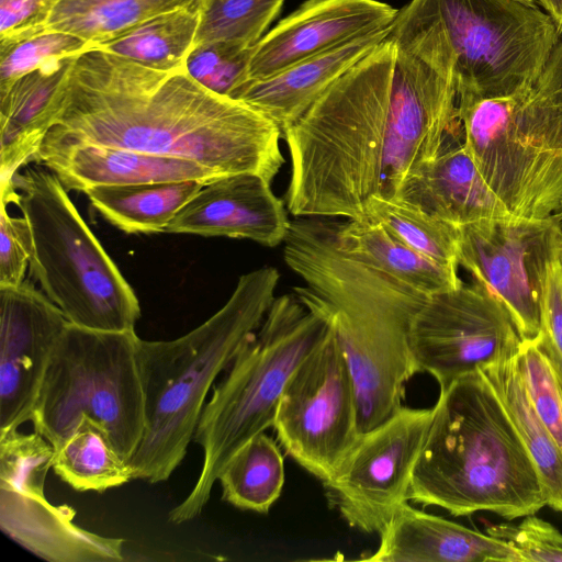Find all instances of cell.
<instances>
[{"mask_svg": "<svg viewBox=\"0 0 562 562\" xmlns=\"http://www.w3.org/2000/svg\"><path fill=\"white\" fill-rule=\"evenodd\" d=\"M562 229L546 220H484L459 227L458 263L508 311L522 340L540 333L547 265Z\"/></svg>", "mask_w": 562, "mask_h": 562, "instance_id": "4fadbf2b", "label": "cell"}, {"mask_svg": "<svg viewBox=\"0 0 562 562\" xmlns=\"http://www.w3.org/2000/svg\"><path fill=\"white\" fill-rule=\"evenodd\" d=\"M397 13L398 10L379 0H306L252 47L247 78L266 79L387 27Z\"/></svg>", "mask_w": 562, "mask_h": 562, "instance_id": "2e32d148", "label": "cell"}, {"mask_svg": "<svg viewBox=\"0 0 562 562\" xmlns=\"http://www.w3.org/2000/svg\"><path fill=\"white\" fill-rule=\"evenodd\" d=\"M135 331H102L68 323L53 351L36 401L33 429L57 450L83 416L108 431L126 461L145 429V396Z\"/></svg>", "mask_w": 562, "mask_h": 562, "instance_id": "9c48e42d", "label": "cell"}, {"mask_svg": "<svg viewBox=\"0 0 562 562\" xmlns=\"http://www.w3.org/2000/svg\"><path fill=\"white\" fill-rule=\"evenodd\" d=\"M336 240L351 257L428 295L458 288V267L439 263L409 248L370 218L336 223Z\"/></svg>", "mask_w": 562, "mask_h": 562, "instance_id": "cb8c5ba5", "label": "cell"}, {"mask_svg": "<svg viewBox=\"0 0 562 562\" xmlns=\"http://www.w3.org/2000/svg\"><path fill=\"white\" fill-rule=\"evenodd\" d=\"M57 0H0V48L45 32Z\"/></svg>", "mask_w": 562, "mask_h": 562, "instance_id": "ab89813d", "label": "cell"}, {"mask_svg": "<svg viewBox=\"0 0 562 562\" xmlns=\"http://www.w3.org/2000/svg\"><path fill=\"white\" fill-rule=\"evenodd\" d=\"M34 161L53 171L67 191L80 192L97 186L187 180L207 183L225 177L192 160L102 145L38 149Z\"/></svg>", "mask_w": 562, "mask_h": 562, "instance_id": "d6986e66", "label": "cell"}, {"mask_svg": "<svg viewBox=\"0 0 562 562\" xmlns=\"http://www.w3.org/2000/svg\"><path fill=\"white\" fill-rule=\"evenodd\" d=\"M52 469L78 492L103 493L134 480L131 467L115 450L108 431L87 416L55 450Z\"/></svg>", "mask_w": 562, "mask_h": 562, "instance_id": "f1b7e54d", "label": "cell"}, {"mask_svg": "<svg viewBox=\"0 0 562 562\" xmlns=\"http://www.w3.org/2000/svg\"><path fill=\"white\" fill-rule=\"evenodd\" d=\"M328 330L327 318L295 294L274 297L259 328L213 385L192 440L203 451L201 471L188 495L169 512L170 522L182 524L202 513L234 453L273 426L288 381Z\"/></svg>", "mask_w": 562, "mask_h": 562, "instance_id": "52a82bcc", "label": "cell"}, {"mask_svg": "<svg viewBox=\"0 0 562 562\" xmlns=\"http://www.w3.org/2000/svg\"><path fill=\"white\" fill-rule=\"evenodd\" d=\"M90 49L92 46L85 41L61 32H44L0 48V95L24 75Z\"/></svg>", "mask_w": 562, "mask_h": 562, "instance_id": "e575fe53", "label": "cell"}, {"mask_svg": "<svg viewBox=\"0 0 562 562\" xmlns=\"http://www.w3.org/2000/svg\"><path fill=\"white\" fill-rule=\"evenodd\" d=\"M206 0H57L45 32L74 35L95 48L143 22L180 8H204Z\"/></svg>", "mask_w": 562, "mask_h": 562, "instance_id": "4316f807", "label": "cell"}, {"mask_svg": "<svg viewBox=\"0 0 562 562\" xmlns=\"http://www.w3.org/2000/svg\"><path fill=\"white\" fill-rule=\"evenodd\" d=\"M373 562H520L505 541L405 503L379 533Z\"/></svg>", "mask_w": 562, "mask_h": 562, "instance_id": "7402d4cb", "label": "cell"}, {"mask_svg": "<svg viewBox=\"0 0 562 562\" xmlns=\"http://www.w3.org/2000/svg\"><path fill=\"white\" fill-rule=\"evenodd\" d=\"M33 235L30 273L76 326L135 331L139 301L115 262L86 224L58 177L38 164L1 187Z\"/></svg>", "mask_w": 562, "mask_h": 562, "instance_id": "ba28073f", "label": "cell"}, {"mask_svg": "<svg viewBox=\"0 0 562 562\" xmlns=\"http://www.w3.org/2000/svg\"><path fill=\"white\" fill-rule=\"evenodd\" d=\"M284 261L307 286L293 291L329 322L349 367L358 430L367 432L403 405L405 384L419 373L411 328L430 296L351 257L336 240V223L291 222Z\"/></svg>", "mask_w": 562, "mask_h": 562, "instance_id": "7a4b0ae2", "label": "cell"}, {"mask_svg": "<svg viewBox=\"0 0 562 562\" xmlns=\"http://www.w3.org/2000/svg\"><path fill=\"white\" fill-rule=\"evenodd\" d=\"M392 25L302 60L271 77L248 79L229 98L262 113L283 133L347 70L389 37Z\"/></svg>", "mask_w": 562, "mask_h": 562, "instance_id": "44dd1931", "label": "cell"}, {"mask_svg": "<svg viewBox=\"0 0 562 562\" xmlns=\"http://www.w3.org/2000/svg\"><path fill=\"white\" fill-rule=\"evenodd\" d=\"M251 49L225 42L198 44L187 59L186 70L206 89L229 97L248 79Z\"/></svg>", "mask_w": 562, "mask_h": 562, "instance_id": "d590c367", "label": "cell"}, {"mask_svg": "<svg viewBox=\"0 0 562 562\" xmlns=\"http://www.w3.org/2000/svg\"><path fill=\"white\" fill-rule=\"evenodd\" d=\"M281 130L243 101L217 94L186 68L161 71L92 48L69 69L59 110L38 149L102 145L199 162L269 182L284 158Z\"/></svg>", "mask_w": 562, "mask_h": 562, "instance_id": "6da1fadb", "label": "cell"}, {"mask_svg": "<svg viewBox=\"0 0 562 562\" xmlns=\"http://www.w3.org/2000/svg\"><path fill=\"white\" fill-rule=\"evenodd\" d=\"M537 3L553 19L560 35H562V0H537Z\"/></svg>", "mask_w": 562, "mask_h": 562, "instance_id": "60d3db41", "label": "cell"}, {"mask_svg": "<svg viewBox=\"0 0 562 562\" xmlns=\"http://www.w3.org/2000/svg\"><path fill=\"white\" fill-rule=\"evenodd\" d=\"M558 252H559V258H560V262H561V266H562V231L559 235V239H558Z\"/></svg>", "mask_w": 562, "mask_h": 562, "instance_id": "b9f144b4", "label": "cell"}, {"mask_svg": "<svg viewBox=\"0 0 562 562\" xmlns=\"http://www.w3.org/2000/svg\"><path fill=\"white\" fill-rule=\"evenodd\" d=\"M432 409L409 501L453 516L488 512L507 519L547 506L538 470L481 370L440 389Z\"/></svg>", "mask_w": 562, "mask_h": 562, "instance_id": "277c9868", "label": "cell"}, {"mask_svg": "<svg viewBox=\"0 0 562 562\" xmlns=\"http://www.w3.org/2000/svg\"><path fill=\"white\" fill-rule=\"evenodd\" d=\"M202 11L203 8H180L161 13L95 48L155 70L186 68Z\"/></svg>", "mask_w": 562, "mask_h": 562, "instance_id": "83f0119b", "label": "cell"}, {"mask_svg": "<svg viewBox=\"0 0 562 562\" xmlns=\"http://www.w3.org/2000/svg\"><path fill=\"white\" fill-rule=\"evenodd\" d=\"M560 212L558 213L559 217L562 218V200L560 202V207H559Z\"/></svg>", "mask_w": 562, "mask_h": 562, "instance_id": "7bdbcfd3", "label": "cell"}, {"mask_svg": "<svg viewBox=\"0 0 562 562\" xmlns=\"http://www.w3.org/2000/svg\"><path fill=\"white\" fill-rule=\"evenodd\" d=\"M535 515L525 516L517 525H488L486 533L510 546L520 562L562 561V532Z\"/></svg>", "mask_w": 562, "mask_h": 562, "instance_id": "8d00e7d4", "label": "cell"}, {"mask_svg": "<svg viewBox=\"0 0 562 562\" xmlns=\"http://www.w3.org/2000/svg\"><path fill=\"white\" fill-rule=\"evenodd\" d=\"M55 448L40 432L19 429L0 434V488L20 493L45 492Z\"/></svg>", "mask_w": 562, "mask_h": 562, "instance_id": "d6a6232c", "label": "cell"}, {"mask_svg": "<svg viewBox=\"0 0 562 562\" xmlns=\"http://www.w3.org/2000/svg\"><path fill=\"white\" fill-rule=\"evenodd\" d=\"M272 427L285 452L322 482L334 476L357 442L355 385L330 324L288 381Z\"/></svg>", "mask_w": 562, "mask_h": 562, "instance_id": "30bf717a", "label": "cell"}, {"mask_svg": "<svg viewBox=\"0 0 562 562\" xmlns=\"http://www.w3.org/2000/svg\"><path fill=\"white\" fill-rule=\"evenodd\" d=\"M515 357L480 370L502 400L538 470L547 506L562 512V450L536 413L517 370Z\"/></svg>", "mask_w": 562, "mask_h": 562, "instance_id": "484cf974", "label": "cell"}, {"mask_svg": "<svg viewBox=\"0 0 562 562\" xmlns=\"http://www.w3.org/2000/svg\"><path fill=\"white\" fill-rule=\"evenodd\" d=\"M284 1L206 0L195 45L225 42L251 48L279 15Z\"/></svg>", "mask_w": 562, "mask_h": 562, "instance_id": "1f68e13d", "label": "cell"}, {"mask_svg": "<svg viewBox=\"0 0 562 562\" xmlns=\"http://www.w3.org/2000/svg\"><path fill=\"white\" fill-rule=\"evenodd\" d=\"M531 404L562 450V383L536 339L522 340L515 357Z\"/></svg>", "mask_w": 562, "mask_h": 562, "instance_id": "836d02e7", "label": "cell"}, {"mask_svg": "<svg viewBox=\"0 0 562 562\" xmlns=\"http://www.w3.org/2000/svg\"><path fill=\"white\" fill-rule=\"evenodd\" d=\"M397 45L386 37L339 77L283 133L296 217H367L380 194Z\"/></svg>", "mask_w": 562, "mask_h": 562, "instance_id": "3957f363", "label": "cell"}, {"mask_svg": "<svg viewBox=\"0 0 562 562\" xmlns=\"http://www.w3.org/2000/svg\"><path fill=\"white\" fill-rule=\"evenodd\" d=\"M75 57L49 63L0 95L1 187L33 159L59 110Z\"/></svg>", "mask_w": 562, "mask_h": 562, "instance_id": "603a6c76", "label": "cell"}, {"mask_svg": "<svg viewBox=\"0 0 562 562\" xmlns=\"http://www.w3.org/2000/svg\"><path fill=\"white\" fill-rule=\"evenodd\" d=\"M283 456L265 431L246 441L218 476L222 499L241 510L268 513L284 485Z\"/></svg>", "mask_w": 562, "mask_h": 562, "instance_id": "f546056e", "label": "cell"}, {"mask_svg": "<svg viewBox=\"0 0 562 562\" xmlns=\"http://www.w3.org/2000/svg\"><path fill=\"white\" fill-rule=\"evenodd\" d=\"M279 279L273 267L243 274L228 301L191 331L138 339L145 429L127 461L134 480L165 482L183 461L211 387L261 325Z\"/></svg>", "mask_w": 562, "mask_h": 562, "instance_id": "5b68a950", "label": "cell"}, {"mask_svg": "<svg viewBox=\"0 0 562 562\" xmlns=\"http://www.w3.org/2000/svg\"><path fill=\"white\" fill-rule=\"evenodd\" d=\"M522 339L506 307L479 283L430 295L411 328L419 372L440 389L491 363L514 358Z\"/></svg>", "mask_w": 562, "mask_h": 562, "instance_id": "7c38bea8", "label": "cell"}, {"mask_svg": "<svg viewBox=\"0 0 562 562\" xmlns=\"http://www.w3.org/2000/svg\"><path fill=\"white\" fill-rule=\"evenodd\" d=\"M457 104L451 77L397 46L380 196L394 199L409 173L436 158L458 119Z\"/></svg>", "mask_w": 562, "mask_h": 562, "instance_id": "5bb4252c", "label": "cell"}, {"mask_svg": "<svg viewBox=\"0 0 562 562\" xmlns=\"http://www.w3.org/2000/svg\"><path fill=\"white\" fill-rule=\"evenodd\" d=\"M270 184L251 172L210 181L176 214L166 233L243 238L276 247L284 243L291 221Z\"/></svg>", "mask_w": 562, "mask_h": 562, "instance_id": "e0dca14e", "label": "cell"}, {"mask_svg": "<svg viewBox=\"0 0 562 562\" xmlns=\"http://www.w3.org/2000/svg\"><path fill=\"white\" fill-rule=\"evenodd\" d=\"M394 199L457 227L516 217L488 187L463 143L442 147L409 173Z\"/></svg>", "mask_w": 562, "mask_h": 562, "instance_id": "ffe728a7", "label": "cell"}, {"mask_svg": "<svg viewBox=\"0 0 562 562\" xmlns=\"http://www.w3.org/2000/svg\"><path fill=\"white\" fill-rule=\"evenodd\" d=\"M432 415V407L402 406L361 434L334 476L323 482L328 503L350 527L380 533L408 503Z\"/></svg>", "mask_w": 562, "mask_h": 562, "instance_id": "8fae6325", "label": "cell"}, {"mask_svg": "<svg viewBox=\"0 0 562 562\" xmlns=\"http://www.w3.org/2000/svg\"><path fill=\"white\" fill-rule=\"evenodd\" d=\"M205 182L196 180L97 186L83 193L93 209L127 234L166 233L176 214Z\"/></svg>", "mask_w": 562, "mask_h": 562, "instance_id": "d4e9b609", "label": "cell"}, {"mask_svg": "<svg viewBox=\"0 0 562 562\" xmlns=\"http://www.w3.org/2000/svg\"><path fill=\"white\" fill-rule=\"evenodd\" d=\"M68 323L31 282L0 286V434L31 422L53 351Z\"/></svg>", "mask_w": 562, "mask_h": 562, "instance_id": "9a60e30c", "label": "cell"}, {"mask_svg": "<svg viewBox=\"0 0 562 562\" xmlns=\"http://www.w3.org/2000/svg\"><path fill=\"white\" fill-rule=\"evenodd\" d=\"M8 203L0 206V286H14L25 281L33 255V235L27 220L11 216Z\"/></svg>", "mask_w": 562, "mask_h": 562, "instance_id": "f35d334b", "label": "cell"}, {"mask_svg": "<svg viewBox=\"0 0 562 562\" xmlns=\"http://www.w3.org/2000/svg\"><path fill=\"white\" fill-rule=\"evenodd\" d=\"M75 510L52 504L43 493L0 488L2 531L33 554L53 562H117L124 540L78 526Z\"/></svg>", "mask_w": 562, "mask_h": 562, "instance_id": "ac0fdd59", "label": "cell"}, {"mask_svg": "<svg viewBox=\"0 0 562 562\" xmlns=\"http://www.w3.org/2000/svg\"><path fill=\"white\" fill-rule=\"evenodd\" d=\"M559 235L547 265L540 333L536 340L551 360L562 383V266L558 252Z\"/></svg>", "mask_w": 562, "mask_h": 562, "instance_id": "74e56055", "label": "cell"}, {"mask_svg": "<svg viewBox=\"0 0 562 562\" xmlns=\"http://www.w3.org/2000/svg\"><path fill=\"white\" fill-rule=\"evenodd\" d=\"M524 1H526V2H528V3H530V4H538V3H537V0H524Z\"/></svg>", "mask_w": 562, "mask_h": 562, "instance_id": "ee69618b", "label": "cell"}, {"mask_svg": "<svg viewBox=\"0 0 562 562\" xmlns=\"http://www.w3.org/2000/svg\"><path fill=\"white\" fill-rule=\"evenodd\" d=\"M366 218L382 224L418 254L442 265L459 266V227L402 200L380 195L370 201Z\"/></svg>", "mask_w": 562, "mask_h": 562, "instance_id": "4dcf8cb0", "label": "cell"}, {"mask_svg": "<svg viewBox=\"0 0 562 562\" xmlns=\"http://www.w3.org/2000/svg\"><path fill=\"white\" fill-rule=\"evenodd\" d=\"M560 36L553 19L524 0H412L389 35L451 77L458 98L532 88Z\"/></svg>", "mask_w": 562, "mask_h": 562, "instance_id": "8992f818", "label": "cell"}]
</instances>
